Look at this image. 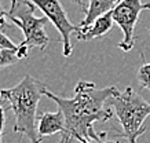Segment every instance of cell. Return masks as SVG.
<instances>
[{
  "label": "cell",
  "mask_w": 150,
  "mask_h": 143,
  "mask_svg": "<svg viewBox=\"0 0 150 143\" xmlns=\"http://www.w3.org/2000/svg\"><path fill=\"white\" fill-rule=\"evenodd\" d=\"M117 94L118 89L114 85L96 88L94 83L83 80L76 84L73 98L55 95L48 91L47 87L43 91V95L52 99L58 105L59 110L64 111L66 135H70L80 143H87L90 140V131L94 128V123L109 121L114 116V111L106 109L105 103Z\"/></svg>",
  "instance_id": "obj_1"
},
{
  "label": "cell",
  "mask_w": 150,
  "mask_h": 143,
  "mask_svg": "<svg viewBox=\"0 0 150 143\" xmlns=\"http://www.w3.org/2000/svg\"><path fill=\"white\" fill-rule=\"evenodd\" d=\"M46 85L30 74H25L15 87L0 91V99L8 103L15 116L14 132L25 135L32 143H41L43 138L37 132V105Z\"/></svg>",
  "instance_id": "obj_2"
},
{
  "label": "cell",
  "mask_w": 150,
  "mask_h": 143,
  "mask_svg": "<svg viewBox=\"0 0 150 143\" xmlns=\"http://www.w3.org/2000/svg\"><path fill=\"white\" fill-rule=\"evenodd\" d=\"M110 103L123 128L121 136L127 143H138L139 136L146 132L143 123L150 116V103H147L131 87H127L123 92H118L113 97Z\"/></svg>",
  "instance_id": "obj_3"
},
{
  "label": "cell",
  "mask_w": 150,
  "mask_h": 143,
  "mask_svg": "<svg viewBox=\"0 0 150 143\" xmlns=\"http://www.w3.org/2000/svg\"><path fill=\"white\" fill-rule=\"evenodd\" d=\"M35 8L36 6L30 0H11V6L8 11H6V17L22 30L23 40L21 46L26 47L28 50H44L50 44V37L44 30L48 18L36 17Z\"/></svg>",
  "instance_id": "obj_4"
},
{
  "label": "cell",
  "mask_w": 150,
  "mask_h": 143,
  "mask_svg": "<svg viewBox=\"0 0 150 143\" xmlns=\"http://www.w3.org/2000/svg\"><path fill=\"white\" fill-rule=\"evenodd\" d=\"M143 10H150V3H142V0H121V3L112 11L114 22L123 30V40L118 43V48L128 52L135 44V25Z\"/></svg>",
  "instance_id": "obj_5"
},
{
  "label": "cell",
  "mask_w": 150,
  "mask_h": 143,
  "mask_svg": "<svg viewBox=\"0 0 150 143\" xmlns=\"http://www.w3.org/2000/svg\"><path fill=\"white\" fill-rule=\"evenodd\" d=\"M30 1L36 7H39V10L44 13V17H47L48 21H51L55 28L58 29L62 37V44H64V56H70L73 51L70 37H72V33H77L79 26H74L69 21L61 1L59 0H30Z\"/></svg>",
  "instance_id": "obj_6"
},
{
  "label": "cell",
  "mask_w": 150,
  "mask_h": 143,
  "mask_svg": "<svg viewBox=\"0 0 150 143\" xmlns=\"http://www.w3.org/2000/svg\"><path fill=\"white\" fill-rule=\"evenodd\" d=\"M37 132L40 138L55 134H66V120L64 111L58 109L55 113H40Z\"/></svg>",
  "instance_id": "obj_7"
},
{
  "label": "cell",
  "mask_w": 150,
  "mask_h": 143,
  "mask_svg": "<svg viewBox=\"0 0 150 143\" xmlns=\"http://www.w3.org/2000/svg\"><path fill=\"white\" fill-rule=\"evenodd\" d=\"M121 0H88V6L84 7V18L80 22L79 28H87L94 23L95 19H98L102 15L112 13Z\"/></svg>",
  "instance_id": "obj_8"
},
{
  "label": "cell",
  "mask_w": 150,
  "mask_h": 143,
  "mask_svg": "<svg viewBox=\"0 0 150 143\" xmlns=\"http://www.w3.org/2000/svg\"><path fill=\"white\" fill-rule=\"evenodd\" d=\"M113 25H114L113 15H112V13H108V14H105L102 17H99L98 19H95L94 23L90 25V26L79 28L76 37H77V40H84V42L94 40V39H98V37L108 35L112 30Z\"/></svg>",
  "instance_id": "obj_9"
},
{
  "label": "cell",
  "mask_w": 150,
  "mask_h": 143,
  "mask_svg": "<svg viewBox=\"0 0 150 143\" xmlns=\"http://www.w3.org/2000/svg\"><path fill=\"white\" fill-rule=\"evenodd\" d=\"M18 61H19V58L17 55V51L0 50V69L11 66V65L17 63Z\"/></svg>",
  "instance_id": "obj_10"
},
{
  "label": "cell",
  "mask_w": 150,
  "mask_h": 143,
  "mask_svg": "<svg viewBox=\"0 0 150 143\" xmlns=\"http://www.w3.org/2000/svg\"><path fill=\"white\" fill-rule=\"evenodd\" d=\"M137 79L142 88H146L150 91V63H143L138 70Z\"/></svg>",
  "instance_id": "obj_11"
},
{
  "label": "cell",
  "mask_w": 150,
  "mask_h": 143,
  "mask_svg": "<svg viewBox=\"0 0 150 143\" xmlns=\"http://www.w3.org/2000/svg\"><path fill=\"white\" fill-rule=\"evenodd\" d=\"M0 50H10V51H18V46L14 44L4 33L0 30Z\"/></svg>",
  "instance_id": "obj_12"
},
{
  "label": "cell",
  "mask_w": 150,
  "mask_h": 143,
  "mask_svg": "<svg viewBox=\"0 0 150 143\" xmlns=\"http://www.w3.org/2000/svg\"><path fill=\"white\" fill-rule=\"evenodd\" d=\"M106 136H108V132H96L92 128L90 131V140L87 143H108Z\"/></svg>",
  "instance_id": "obj_13"
},
{
  "label": "cell",
  "mask_w": 150,
  "mask_h": 143,
  "mask_svg": "<svg viewBox=\"0 0 150 143\" xmlns=\"http://www.w3.org/2000/svg\"><path fill=\"white\" fill-rule=\"evenodd\" d=\"M4 102L0 99V143H3V129L6 124V109L3 106Z\"/></svg>",
  "instance_id": "obj_14"
},
{
  "label": "cell",
  "mask_w": 150,
  "mask_h": 143,
  "mask_svg": "<svg viewBox=\"0 0 150 143\" xmlns=\"http://www.w3.org/2000/svg\"><path fill=\"white\" fill-rule=\"evenodd\" d=\"M6 11H0V29L4 28L6 25H7V22H6Z\"/></svg>",
  "instance_id": "obj_15"
},
{
  "label": "cell",
  "mask_w": 150,
  "mask_h": 143,
  "mask_svg": "<svg viewBox=\"0 0 150 143\" xmlns=\"http://www.w3.org/2000/svg\"><path fill=\"white\" fill-rule=\"evenodd\" d=\"M72 136H70V135H62V139H61V142L59 143H72Z\"/></svg>",
  "instance_id": "obj_16"
},
{
  "label": "cell",
  "mask_w": 150,
  "mask_h": 143,
  "mask_svg": "<svg viewBox=\"0 0 150 143\" xmlns=\"http://www.w3.org/2000/svg\"><path fill=\"white\" fill-rule=\"evenodd\" d=\"M74 1H76V3H79V4L83 8H84V7H86V6H84V3H83V0H74Z\"/></svg>",
  "instance_id": "obj_17"
},
{
  "label": "cell",
  "mask_w": 150,
  "mask_h": 143,
  "mask_svg": "<svg viewBox=\"0 0 150 143\" xmlns=\"http://www.w3.org/2000/svg\"><path fill=\"white\" fill-rule=\"evenodd\" d=\"M108 143H120V142H117V140H116V142H114V140H108Z\"/></svg>",
  "instance_id": "obj_18"
},
{
  "label": "cell",
  "mask_w": 150,
  "mask_h": 143,
  "mask_svg": "<svg viewBox=\"0 0 150 143\" xmlns=\"http://www.w3.org/2000/svg\"><path fill=\"white\" fill-rule=\"evenodd\" d=\"M149 33H150V28H149Z\"/></svg>",
  "instance_id": "obj_19"
}]
</instances>
